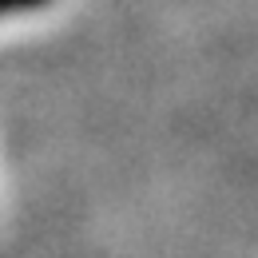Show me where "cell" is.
<instances>
[{
    "label": "cell",
    "instance_id": "6da1fadb",
    "mask_svg": "<svg viewBox=\"0 0 258 258\" xmlns=\"http://www.w3.org/2000/svg\"><path fill=\"white\" fill-rule=\"evenodd\" d=\"M48 0H0V16H16V12H32Z\"/></svg>",
    "mask_w": 258,
    "mask_h": 258
}]
</instances>
